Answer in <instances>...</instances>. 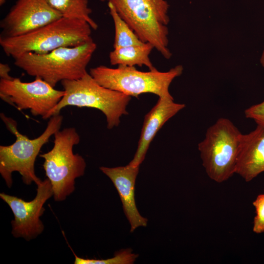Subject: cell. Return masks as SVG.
I'll return each mask as SVG.
<instances>
[{
  "mask_svg": "<svg viewBox=\"0 0 264 264\" xmlns=\"http://www.w3.org/2000/svg\"><path fill=\"white\" fill-rule=\"evenodd\" d=\"M53 136L52 148L40 157L44 159L43 166L52 185L54 199L62 201L74 191L75 180L84 175L86 163L81 155L73 153V147L80 141L75 128L60 130Z\"/></svg>",
  "mask_w": 264,
  "mask_h": 264,
  "instance_id": "obj_6",
  "label": "cell"
},
{
  "mask_svg": "<svg viewBox=\"0 0 264 264\" xmlns=\"http://www.w3.org/2000/svg\"><path fill=\"white\" fill-rule=\"evenodd\" d=\"M185 107V104L175 103L173 97H158L155 105L145 116L137 148L130 164L140 166L157 132L169 119Z\"/></svg>",
  "mask_w": 264,
  "mask_h": 264,
  "instance_id": "obj_13",
  "label": "cell"
},
{
  "mask_svg": "<svg viewBox=\"0 0 264 264\" xmlns=\"http://www.w3.org/2000/svg\"><path fill=\"white\" fill-rule=\"evenodd\" d=\"M244 114L246 118L255 121L257 125L264 126V101L246 109Z\"/></svg>",
  "mask_w": 264,
  "mask_h": 264,
  "instance_id": "obj_20",
  "label": "cell"
},
{
  "mask_svg": "<svg viewBox=\"0 0 264 264\" xmlns=\"http://www.w3.org/2000/svg\"><path fill=\"white\" fill-rule=\"evenodd\" d=\"M139 166L129 164L117 167H101L100 170L108 176L116 188L122 203L124 213L131 225V232L147 225L148 220L139 213L135 201L134 187Z\"/></svg>",
  "mask_w": 264,
  "mask_h": 264,
  "instance_id": "obj_12",
  "label": "cell"
},
{
  "mask_svg": "<svg viewBox=\"0 0 264 264\" xmlns=\"http://www.w3.org/2000/svg\"><path fill=\"white\" fill-rule=\"evenodd\" d=\"M6 0H0V5L1 6L3 4H4L6 2Z\"/></svg>",
  "mask_w": 264,
  "mask_h": 264,
  "instance_id": "obj_23",
  "label": "cell"
},
{
  "mask_svg": "<svg viewBox=\"0 0 264 264\" xmlns=\"http://www.w3.org/2000/svg\"><path fill=\"white\" fill-rule=\"evenodd\" d=\"M37 186L36 197L30 201L4 193L0 194V198L8 205L13 213L11 233L15 238H22L29 241L37 238L44 230L40 217L45 211L44 203L53 196V192L47 178Z\"/></svg>",
  "mask_w": 264,
  "mask_h": 264,
  "instance_id": "obj_10",
  "label": "cell"
},
{
  "mask_svg": "<svg viewBox=\"0 0 264 264\" xmlns=\"http://www.w3.org/2000/svg\"><path fill=\"white\" fill-rule=\"evenodd\" d=\"M65 94L39 77L30 82L19 78L0 80V98L20 110H29L32 115L45 119Z\"/></svg>",
  "mask_w": 264,
  "mask_h": 264,
  "instance_id": "obj_9",
  "label": "cell"
},
{
  "mask_svg": "<svg viewBox=\"0 0 264 264\" xmlns=\"http://www.w3.org/2000/svg\"><path fill=\"white\" fill-rule=\"evenodd\" d=\"M264 172V126L242 134L237 158L235 173L246 182Z\"/></svg>",
  "mask_w": 264,
  "mask_h": 264,
  "instance_id": "obj_14",
  "label": "cell"
},
{
  "mask_svg": "<svg viewBox=\"0 0 264 264\" xmlns=\"http://www.w3.org/2000/svg\"><path fill=\"white\" fill-rule=\"evenodd\" d=\"M96 48L91 38L77 46L62 47L45 53L22 54L14 59V65L55 87L62 81L78 79L87 74V67Z\"/></svg>",
  "mask_w": 264,
  "mask_h": 264,
  "instance_id": "obj_1",
  "label": "cell"
},
{
  "mask_svg": "<svg viewBox=\"0 0 264 264\" xmlns=\"http://www.w3.org/2000/svg\"><path fill=\"white\" fill-rule=\"evenodd\" d=\"M74 254L75 264H132L138 257L130 248L121 250L113 257L105 260L84 259Z\"/></svg>",
  "mask_w": 264,
  "mask_h": 264,
  "instance_id": "obj_18",
  "label": "cell"
},
{
  "mask_svg": "<svg viewBox=\"0 0 264 264\" xmlns=\"http://www.w3.org/2000/svg\"><path fill=\"white\" fill-rule=\"evenodd\" d=\"M260 62L261 66L264 67V49L262 53V55L260 58Z\"/></svg>",
  "mask_w": 264,
  "mask_h": 264,
  "instance_id": "obj_22",
  "label": "cell"
},
{
  "mask_svg": "<svg viewBox=\"0 0 264 264\" xmlns=\"http://www.w3.org/2000/svg\"><path fill=\"white\" fill-rule=\"evenodd\" d=\"M61 84L65 94L45 119L60 114L67 106L91 108L104 114L107 128L111 129L118 126L122 115L128 114L126 107L131 97L101 86L88 72L79 79L64 80Z\"/></svg>",
  "mask_w": 264,
  "mask_h": 264,
  "instance_id": "obj_4",
  "label": "cell"
},
{
  "mask_svg": "<svg viewBox=\"0 0 264 264\" xmlns=\"http://www.w3.org/2000/svg\"><path fill=\"white\" fill-rule=\"evenodd\" d=\"M11 68L9 66L5 63L0 64V79L9 80L13 77L9 75Z\"/></svg>",
  "mask_w": 264,
  "mask_h": 264,
  "instance_id": "obj_21",
  "label": "cell"
},
{
  "mask_svg": "<svg viewBox=\"0 0 264 264\" xmlns=\"http://www.w3.org/2000/svg\"><path fill=\"white\" fill-rule=\"evenodd\" d=\"M0 118L7 129L14 134L16 140L8 146H0V174L7 186L10 188L13 184L12 173L17 172L22 176L23 183L36 185L42 180L35 174V162L42 147L49 138L60 130L63 116L60 114L49 119L44 132L38 137L30 139L20 132L17 123L10 117L0 113Z\"/></svg>",
  "mask_w": 264,
  "mask_h": 264,
  "instance_id": "obj_3",
  "label": "cell"
},
{
  "mask_svg": "<svg viewBox=\"0 0 264 264\" xmlns=\"http://www.w3.org/2000/svg\"><path fill=\"white\" fill-rule=\"evenodd\" d=\"M91 29L86 21L61 17L22 35L0 37V45L7 56L15 59L26 53L43 54L81 44L92 38Z\"/></svg>",
  "mask_w": 264,
  "mask_h": 264,
  "instance_id": "obj_2",
  "label": "cell"
},
{
  "mask_svg": "<svg viewBox=\"0 0 264 264\" xmlns=\"http://www.w3.org/2000/svg\"><path fill=\"white\" fill-rule=\"evenodd\" d=\"M242 133L228 119L220 118L207 130L198 149L208 176L219 183L235 173Z\"/></svg>",
  "mask_w": 264,
  "mask_h": 264,
  "instance_id": "obj_8",
  "label": "cell"
},
{
  "mask_svg": "<svg viewBox=\"0 0 264 264\" xmlns=\"http://www.w3.org/2000/svg\"><path fill=\"white\" fill-rule=\"evenodd\" d=\"M154 48L150 43L114 48L110 53V62L113 66H144L150 70L154 67L149 57Z\"/></svg>",
  "mask_w": 264,
  "mask_h": 264,
  "instance_id": "obj_15",
  "label": "cell"
},
{
  "mask_svg": "<svg viewBox=\"0 0 264 264\" xmlns=\"http://www.w3.org/2000/svg\"><path fill=\"white\" fill-rule=\"evenodd\" d=\"M108 5L114 26L113 48L140 45L145 43L139 38L127 23L119 16L113 5L108 2Z\"/></svg>",
  "mask_w": 264,
  "mask_h": 264,
  "instance_id": "obj_17",
  "label": "cell"
},
{
  "mask_svg": "<svg viewBox=\"0 0 264 264\" xmlns=\"http://www.w3.org/2000/svg\"><path fill=\"white\" fill-rule=\"evenodd\" d=\"M61 17L44 0H17L0 22V37L22 35Z\"/></svg>",
  "mask_w": 264,
  "mask_h": 264,
  "instance_id": "obj_11",
  "label": "cell"
},
{
  "mask_svg": "<svg viewBox=\"0 0 264 264\" xmlns=\"http://www.w3.org/2000/svg\"><path fill=\"white\" fill-rule=\"evenodd\" d=\"M110 2L139 38L151 44L166 59L169 45V4L166 0H100Z\"/></svg>",
  "mask_w": 264,
  "mask_h": 264,
  "instance_id": "obj_5",
  "label": "cell"
},
{
  "mask_svg": "<svg viewBox=\"0 0 264 264\" xmlns=\"http://www.w3.org/2000/svg\"><path fill=\"white\" fill-rule=\"evenodd\" d=\"M63 17L76 19L87 22L93 30L98 24L91 17L92 10L88 6V0H44Z\"/></svg>",
  "mask_w": 264,
  "mask_h": 264,
  "instance_id": "obj_16",
  "label": "cell"
},
{
  "mask_svg": "<svg viewBox=\"0 0 264 264\" xmlns=\"http://www.w3.org/2000/svg\"><path fill=\"white\" fill-rule=\"evenodd\" d=\"M253 205L256 210L253 231L257 234L264 233V194L258 195Z\"/></svg>",
  "mask_w": 264,
  "mask_h": 264,
  "instance_id": "obj_19",
  "label": "cell"
},
{
  "mask_svg": "<svg viewBox=\"0 0 264 264\" xmlns=\"http://www.w3.org/2000/svg\"><path fill=\"white\" fill-rule=\"evenodd\" d=\"M183 70L181 65L165 72L155 67L148 71H141L135 66H118L110 68L99 66L90 68L89 73L101 86L131 97H138L140 94L150 93L158 97H171L169 87Z\"/></svg>",
  "mask_w": 264,
  "mask_h": 264,
  "instance_id": "obj_7",
  "label": "cell"
}]
</instances>
